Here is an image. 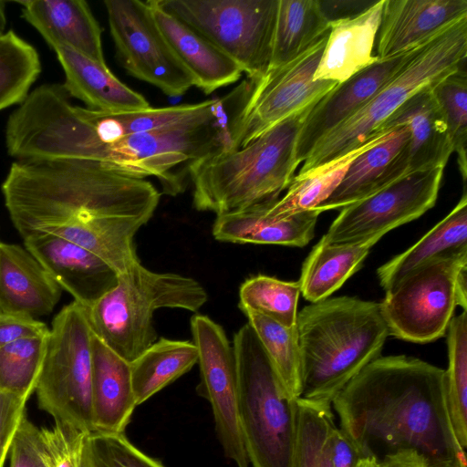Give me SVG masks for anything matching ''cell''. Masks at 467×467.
I'll list each match as a JSON object with an SVG mask.
<instances>
[{
	"label": "cell",
	"instance_id": "1",
	"mask_svg": "<svg viewBox=\"0 0 467 467\" xmlns=\"http://www.w3.org/2000/svg\"><path fill=\"white\" fill-rule=\"evenodd\" d=\"M362 459L413 450L427 467H467L448 412L445 369L405 355L379 357L331 403Z\"/></svg>",
	"mask_w": 467,
	"mask_h": 467
},
{
	"label": "cell",
	"instance_id": "2",
	"mask_svg": "<svg viewBox=\"0 0 467 467\" xmlns=\"http://www.w3.org/2000/svg\"><path fill=\"white\" fill-rule=\"evenodd\" d=\"M1 191L10 219L23 238L77 219H150L161 198L149 180L85 159L15 161Z\"/></svg>",
	"mask_w": 467,
	"mask_h": 467
},
{
	"label": "cell",
	"instance_id": "3",
	"mask_svg": "<svg viewBox=\"0 0 467 467\" xmlns=\"http://www.w3.org/2000/svg\"><path fill=\"white\" fill-rule=\"evenodd\" d=\"M296 327L302 359L300 398L328 403L381 356L389 336L379 303L347 296L310 303L297 313Z\"/></svg>",
	"mask_w": 467,
	"mask_h": 467
},
{
	"label": "cell",
	"instance_id": "4",
	"mask_svg": "<svg viewBox=\"0 0 467 467\" xmlns=\"http://www.w3.org/2000/svg\"><path fill=\"white\" fill-rule=\"evenodd\" d=\"M312 107L285 119L243 148L218 150L190 162L187 172L194 208L219 215L275 202L295 177L299 164L297 138Z\"/></svg>",
	"mask_w": 467,
	"mask_h": 467
},
{
	"label": "cell",
	"instance_id": "5",
	"mask_svg": "<svg viewBox=\"0 0 467 467\" xmlns=\"http://www.w3.org/2000/svg\"><path fill=\"white\" fill-rule=\"evenodd\" d=\"M238 370V417L253 467H296L297 399L285 390L247 322L233 340Z\"/></svg>",
	"mask_w": 467,
	"mask_h": 467
},
{
	"label": "cell",
	"instance_id": "6",
	"mask_svg": "<svg viewBox=\"0 0 467 467\" xmlns=\"http://www.w3.org/2000/svg\"><path fill=\"white\" fill-rule=\"evenodd\" d=\"M207 299L195 279L153 272L139 262L119 275L116 285L87 310L93 333L130 363L158 339L153 324L157 309L196 312Z\"/></svg>",
	"mask_w": 467,
	"mask_h": 467
},
{
	"label": "cell",
	"instance_id": "7",
	"mask_svg": "<svg viewBox=\"0 0 467 467\" xmlns=\"http://www.w3.org/2000/svg\"><path fill=\"white\" fill-rule=\"evenodd\" d=\"M466 58L467 17L425 43L358 112L324 136L313 147L296 176L305 175L359 147L407 99L465 67Z\"/></svg>",
	"mask_w": 467,
	"mask_h": 467
},
{
	"label": "cell",
	"instance_id": "8",
	"mask_svg": "<svg viewBox=\"0 0 467 467\" xmlns=\"http://www.w3.org/2000/svg\"><path fill=\"white\" fill-rule=\"evenodd\" d=\"M92 333L87 307L65 306L52 321L35 389L39 409L81 433L93 431Z\"/></svg>",
	"mask_w": 467,
	"mask_h": 467
},
{
	"label": "cell",
	"instance_id": "9",
	"mask_svg": "<svg viewBox=\"0 0 467 467\" xmlns=\"http://www.w3.org/2000/svg\"><path fill=\"white\" fill-rule=\"evenodd\" d=\"M235 62L247 78L268 70L279 0H156Z\"/></svg>",
	"mask_w": 467,
	"mask_h": 467
},
{
	"label": "cell",
	"instance_id": "10",
	"mask_svg": "<svg viewBox=\"0 0 467 467\" xmlns=\"http://www.w3.org/2000/svg\"><path fill=\"white\" fill-rule=\"evenodd\" d=\"M327 36L293 61L268 69L257 80L249 78L230 118L228 150L246 146L285 119L314 106L337 85L314 80Z\"/></svg>",
	"mask_w": 467,
	"mask_h": 467
},
{
	"label": "cell",
	"instance_id": "11",
	"mask_svg": "<svg viewBox=\"0 0 467 467\" xmlns=\"http://www.w3.org/2000/svg\"><path fill=\"white\" fill-rule=\"evenodd\" d=\"M467 251L432 260L386 291L379 303L389 335L425 344L446 335L457 306L456 278Z\"/></svg>",
	"mask_w": 467,
	"mask_h": 467
},
{
	"label": "cell",
	"instance_id": "12",
	"mask_svg": "<svg viewBox=\"0 0 467 467\" xmlns=\"http://www.w3.org/2000/svg\"><path fill=\"white\" fill-rule=\"evenodd\" d=\"M104 5L116 55L128 74L170 97L193 86L155 23L148 1L106 0Z\"/></svg>",
	"mask_w": 467,
	"mask_h": 467
},
{
	"label": "cell",
	"instance_id": "13",
	"mask_svg": "<svg viewBox=\"0 0 467 467\" xmlns=\"http://www.w3.org/2000/svg\"><path fill=\"white\" fill-rule=\"evenodd\" d=\"M444 168L419 171L401 177L382 190L341 209L320 239L327 244L366 240L410 223L432 208Z\"/></svg>",
	"mask_w": 467,
	"mask_h": 467
},
{
	"label": "cell",
	"instance_id": "14",
	"mask_svg": "<svg viewBox=\"0 0 467 467\" xmlns=\"http://www.w3.org/2000/svg\"><path fill=\"white\" fill-rule=\"evenodd\" d=\"M191 331L200 368L197 392L212 406L216 434L225 456L237 467H248L238 417V370L234 347L223 328L207 316H193Z\"/></svg>",
	"mask_w": 467,
	"mask_h": 467
},
{
	"label": "cell",
	"instance_id": "15",
	"mask_svg": "<svg viewBox=\"0 0 467 467\" xmlns=\"http://www.w3.org/2000/svg\"><path fill=\"white\" fill-rule=\"evenodd\" d=\"M431 88L428 87L415 93L373 131L379 133L405 126L410 133L386 173L385 187L415 171L445 168L453 152L444 116Z\"/></svg>",
	"mask_w": 467,
	"mask_h": 467
},
{
	"label": "cell",
	"instance_id": "16",
	"mask_svg": "<svg viewBox=\"0 0 467 467\" xmlns=\"http://www.w3.org/2000/svg\"><path fill=\"white\" fill-rule=\"evenodd\" d=\"M219 99L194 104L109 113L80 107L68 122L66 149L73 159L87 160L98 145L118 137L148 132L213 114Z\"/></svg>",
	"mask_w": 467,
	"mask_h": 467
},
{
	"label": "cell",
	"instance_id": "17",
	"mask_svg": "<svg viewBox=\"0 0 467 467\" xmlns=\"http://www.w3.org/2000/svg\"><path fill=\"white\" fill-rule=\"evenodd\" d=\"M423 45L394 57L379 58L321 98L309 109L300 129L296 149L297 162L304 161L324 136L358 112Z\"/></svg>",
	"mask_w": 467,
	"mask_h": 467
},
{
	"label": "cell",
	"instance_id": "18",
	"mask_svg": "<svg viewBox=\"0 0 467 467\" xmlns=\"http://www.w3.org/2000/svg\"><path fill=\"white\" fill-rule=\"evenodd\" d=\"M24 244L61 289L86 307L112 289L119 274L102 259L61 236L35 232Z\"/></svg>",
	"mask_w": 467,
	"mask_h": 467
},
{
	"label": "cell",
	"instance_id": "19",
	"mask_svg": "<svg viewBox=\"0 0 467 467\" xmlns=\"http://www.w3.org/2000/svg\"><path fill=\"white\" fill-rule=\"evenodd\" d=\"M465 17L467 0H384L376 56L416 48Z\"/></svg>",
	"mask_w": 467,
	"mask_h": 467
},
{
	"label": "cell",
	"instance_id": "20",
	"mask_svg": "<svg viewBox=\"0 0 467 467\" xmlns=\"http://www.w3.org/2000/svg\"><path fill=\"white\" fill-rule=\"evenodd\" d=\"M21 16L54 49L66 47L106 64L101 27L84 0H27L17 2Z\"/></svg>",
	"mask_w": 467,
	"mask_h": 467
},
{
	"label": "cell",
	"instance_id": "21",
	"mask_svg": "<svg viewBox=\"0 0 467 467\" xmlns=\"http://www.w3.org/2000/svg\"><path fill=\"white\" fill-rule=\"evenodd\" d=\"M62 289L33 254L0 241V310L36 318L52 312Z\"/></svg>",
	"mask_w": 467,
	"mask_h": 467
},
{
	"label": "cell",
	"instance_id": "22",
	"mask_svg": "<svg viewBox=\"0 0 467 467\" xmlns=\"http://www.w3.org/2000/svg\"><path fill=\"white\" fill-rule=\"evenodd\" d=\"M160 31L181 64L191 75L193 86L205 94L237 82L242 69L203 36L163 10L156 0H148Z\"/></svg>",
	"mask_w": 467,
	"mask_h": 467
},
{
	"label": "cell",
	"instance_id": "23",
	"mask_svg": "<svg viewBox=\"0 0 467 467\" xmlns=\"http://www.w3.org/2000/svg\"><path fill=\"white\" fill-rule=\"evenodd\" d=\"M93 431L122 434L137 406L130 363L92 333Z\"/></svg>",
	"mask_w": 467,
	"mask_h": 467
},
{
	"label": "cell",
	"instance_id": "24",
	"mask_svg": "<svg viewBox=\"0 0 467 467\" xmlns=\"http://www.w3.org/2000/svg\"><path fill=\"white\" fill-rule=\"evenodd\" d=\"M384 0L350 18L331 22L314 80L340 84L375 63L373 55Z\"/></svg>",
	"mask_w": 467,
	"mask_h": 467
},
{
	"label": "cell",
	"instance_id": "25",
	"mask_svg": "<svg viewBox=\"0 0 467 467\" xmlns=\"http://www.w3.org/2000/svg\"><path fill=\"white\" fill-rule=\"evenodd\" d=\"M53 50L64 71L65 89L70 98L84 102L86 108L119 113L150 107L141 94L121 82L107 64L96 62L66 47Z\"/></svg>",
	"mask_w": 467,
	"mask_h": 467
},
{
	"label": "cell",
	"instance_id": "26",
	"mask_svg": "<svg viewBox=\"0 0 467 467\" xmlns=\"http://www.w3.org/2000/svg\"><path fill=\"white\" fill-rule=\"evenodd\" d=\"M273 203L217 215L212 230L214 239L233 244L306 245L314 237L320 213L313 209L272 219L265 215V211Z\"/></svg>",
	"mask_w": 467,
	"mask_h": 467
},
{
	"label": "cell",
	"instance_id": "27",
	"mask_svg": "<svg viewBox=\"0 0 467 467\" xmlns=\"http://www.w3.org/2000/svg\"><path fill=\"white\" fill-rule=\"evenodd\" d=\"M149 220L132 216H98L73 220L36 232L53 234L80 245L120 275L140 262L133 239Z\"/></svg>",
	"mask_w": 467,
	"mask_h": 467
},
{
	"label": "cell",
	"instance_id": "28",
	"mask_svg": "<svg viewBox=\"0 0 467 467\" xmlns=\"http://www.w3.org/2000/svg\"><path fill=\"white\" fill-rule=\"evenodd\" d=\"M467 251V193L454 208L416 244L377 269L381 287L388 291L406 275L440 257Z\"/></svg>",
	"mask_w": 467,
	"mask_h": 467
},
{
	"label": "cell",
	"instance_id": "29",
	"mask_svg": "<svg viewBox=\"0 0 467 467\" xmlns=\"http://www.w3.org/2000/svg\"><path fill=\"white\" fill-rule=\"evenodd\" d=\"M409 136L405 126L394 128L375 145L356 157L337 189L315 209L320 213L342 209L385 188L386 173Z\"/></svg>",
	"mask_w": 467,
	"mask_h": 467
},
{
	"label": "cell",
	"instance_id": "30",
	"mask_svg": "<svg viewBox=\"0 0 467 467\" xmlns=\"http://www.w3.org/2000/svg\"><path fill=\"white\" fill-rule=\"evenodd\" d=\"M382 234L348 244L319 240L303 263L298 280L301 294L310 303L328 298L357 272Z\"/></svg>",
	"mask_w": 467,
	"mask_h": 467
},
{
	"label": "cell",
	"instance_id": "31",
	"mask_svg": "<svg viewBox=\"0 0 467 467\" xmlns=\"http://www.w3.org/2000/svg\"><path fill=\"white\" fill-rule=\"evenodd\" d=\"M328 32L318 0H279L268 69L293 61Z\"/></svg>",
	"mask_w": 467,
	"mask_h": 467
},
{
	"label": "cell",
	"instance_id": "32",
	"mask_svg": "<svg viewBox=\"0 0 467 467\" xmlns=\"http://www.w3.org/2000/svg\"><path fill=\"white\" fill-rule=\"evenodd\" d=\"M390 130L374 132L359 147L340 158L305 175H296L285 194L266 209L265 215L272 219H281L315 209L337 189L355 158L375 145Z\"/></svg>",
	"mask_w": 467,
	"mask_h": 467
},
{
	"label": "cell",
	"instance_id": "33",
	"mask_svg": "<svg viewBox=\"0 0 467 467\" xmlns=\"http://www.w3.org/2000/svg\"><path fill=\"white\" fill-rule=\"evenodd\" d=\"M198 362L193 342L161 337L130 362L132 388L140 405L188 372Z\"/></svg>",
	"mask_w": 467,
	"mask_h": 467
},
{
	"label": "cell",
	"instance_id": "34",
	"mask_svg": "<svg viewBox=\"0 0 467 467\" xmlns=\"http://www.w3.org/2000/svg\"><path fill=\"white\" fill-rule=\"evenodd\" d=\"M288 394L302 393V359L296 327H285L253 311L243 312Z\"/></svg>",
	"mask_w": 467,
	"mask_h": 467
},
{
	"label": "cell",
	"instance_id": "35",
	"mask_svg": "<svg viewBox=\"0 0 467 467\" xmlns=\"http://www.w3.org/2000/svg\"><path fill=\"white\" fill-rule=\"evenodd\" d=\"M41 69L31 44L13 30L0 35V111L25 101Z\"/></svg>",
	"mask_w": 467,
	"mask_h": 467
},
{
	"label": "cell",
	"instance_id": "36",
	"mask_svg": "<svg viewBox=\"0 0 467 467\" xmlns=\"http://www.w3.org/2000/svg\"><path fill=\"white\" fill-rule=\"evenodd\" d=\"M446 399L450 420L461 447L467 446V311L451 319L446 332Z\"/></svg>",
	"mask_w": 467,
	"mask_h": 467
},
{
	"label": "cell",
	"instance_id": "37",
	"mask_svg": "<svg viewBox=\"0 0 467 467\" xmlns=\"http://www.w3.org/2000/svg\"><path fill=\"white\" fill-rule=\"evenodd\" d=\"M300 294L298 281L258 275L241 285L238 306L242 312H256L285 327H293L296 324Z\"/></svg>",
	"mask_w": 467,
	"mask_h": 467
},
{
	"label": "cell",
	"instance_id": "38",
	"mask_svg": "<svg viewBox=\"0 0 467 467\" xmlns=\"http://www.w3.org/2000/svg\"><path fill=\"white\" fill-rule=\"evenodd\" d=\"M296 467H334L331 437L336 427L331 403L297 399Z\"/></svg>",
	"mask_w": 467,
	"mask_h": 467
},
{
	"label": "cell",
	"instance_id": "39",
	"mask_svg": "<svg viewBox=\"0 0 467 467\" xmlns=\"http://www.w3.org/2000/svg\"><path fill=\"white\" fill-rule=\"evenodd\" d=\"M47 335L19 339L0 348V390L30 398L41 371Z\"/></svg>",
	"mask_w": 467,
	"mask_h": 467
},
{
	"label": "cell",
	"instance_id": "40",
	"mask_svg": "<svg viewBox=\"0 0 467 467\" xmlns=\"http://www.w3.org/2000/svg\"><path fill=\"white\" fill-rule=\"evenodd\" d=\"M432 93L444 116L463 184L467 179V71L466 66L448 75L432 87Z\"/></svg>",
	"mask_w": 467,
	"mask_h": 467
},
{
	"label": "cell",
	"instance_id": "41",
	"mask_svg": "<svg viewBox=\"0 0 467 467\" xmlns=\"http://www.w3.org/2000/svg\"><path fill=\"white\" fill-rule=\"evenodd\" d=\"M78 467H164L122 434L90 431L81 439Z\"/></svg>",
	"mask_w": 467,
	"mask_h": 467
},
{
	"label": "cell",
	"instance_id": "42",
	"mask_svg": "<svg viewBox=\"0 0 467 467\" xmlns=\"http://www.w3.org/2000/svg\"><path fill=\"white\" fill-rule=\"evenodd\" d=\"M40 452L47 467H78V453L84 433L56 423L42 428Z\"/></svg>",
	"mask_w": 467,
	"mask_h": 467
},
{
	"label": "cell",
	"instance_id": "43",
	"mask_svg": "<svg viewBox=\"0 0 467 467\" xmlns=\"http://www.w3.org/2000/svg\"><path fill=\"white\" fill-rule=\"evenodd\" d=\"M40 449L41 431L25 415L9 449L10 467H47Z\"/></svg>",
	"mask_w": 467,
	"mask_h": 467
},
{
	"label": "cell",
	"instance_id": "44",
	"mask_svg": "<svg viewBox=\"0 0 467 467\" xmlns=\"http://www.w3.org/2000/svg\"><path fill=\"white\" fill-rule=\"evenodd\" d=\"M27 400L0 390V467H4L15 433L26 415Z\"/></svg>",
	"mask_w": 467,
	"mask_h": 467
},
{
	"label": "cell",
	"instance_id": "45",
	"mask_svg": "<svg viewBox=\"0 0 467 467\" xmlns=\"http://www.w3.org/2000/svg\"><path fill=\"white\" fill-rule=\"evenodd\" d=\"M48 332L47 325L36 318L0 310V348L19 339L47 336Z\"/></svg>",
	"mask_w": 467,
	"mask_h": 467
},
{
	"label": "cell",
	"instance_id": "46",
	"mask_svg": "<svg viewBox=\"0 0 467 467\" xmlns=\"http://www.w3.org/2000/svg\"><path fill=\"white\" fill-rule=\"evenodd\" d=\"M331 457L334 467H358L362 460L353 441L337 426L331 437Z\"/></svg>",
	"mask_w": 467,
	"mask_h": 467
},
{
	"label": "cell",
	"instance_id": "47",
	"mask_svg": "<svg viewBox=\"0 0 467 467\" xmlns=\"http://www.w3.org/2000/svg\"><path fill=\"white\" fill-rule=\"evenodd\" d=\"M318 1L329 24L356 16L375 3L370 1Z\"/></svg>",
	"mask_w": 467,
	"mask_h": 467
},
{
	"label": "cell",
	"instance_id": "48",
	"mask_svg": "<svg viewBox=\"0 0 467 467\" xmlns=\"http://www.w3.org/2000/svg\"><path fill=\"white\" fill-rule=\"evenodd\" d=\"M380 467H427L423 458L413 450H406L387 456L379 463Z\"/></svg>",
	"mask_w": 467,
	"mask_h": 467
},
{
	"label": "cell",
	"instance_id": "49",
	"mask_svg": "<svg viewBox=\"0 0 467 467\" xmlns=\"http://www.w3.org/2000/svg\"><path fill=\"white\" fill-rule=\"evenodd\" d=\"M456 296L457 306H460L463 311L467 307V265L462 266L456 278Z\"/></svg>",
	"mask_w": 467,
	"mask_h": 467
},
{
	"label": "cell",
	"instance_id": "50",
	"mask_svg": "<svg viewBox=\"0 0 467 467\" xmlns=\"http://www.w3.org/2000/svg\"><path fill=\"white\" fill-rule=\"evenodd\" d=\"M6 2L0 0V35L5 33L6 26Z\"/></svg>",
	"mask_w": 467,
	"mask_h": 467
},
{
	"label": "cell",
	"instance_id": "51",
	"mask_svg": "<svg viewBox=\"0 0 467 467\" xmlns=\"http://www.w3.org/2000/svg\"><path fill=\"white\" fill-rule=\"evenodd\" d=\"M358 467H380L379 463L373 457L362 459Z\"/></svg>",
	"mask_w": 467,
	"mask_h": 467
}]
</instances>
